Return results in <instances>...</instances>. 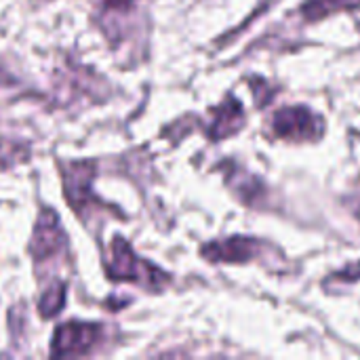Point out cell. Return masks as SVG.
<instances>
[{
    "label": "cell",
    "mask_w": 360,
    "mask_h": 360,
    "mask_svg": "<svg viewBox=\"0 0 360 360\" xmlns=\"http://www.w3.org/2000/svg\"><path fill=\"white\" fill-rule=\"evenodd\" d=\"M105 270L108 276L114 281H129L152 291L162 289L169 281L162 270L137 257L120 236H116L110 245V253L105 257Z\"/></svg>",
    "instance_id": "6da1fadb"
},
{
    "label": "cell",
    "mask_w": 360,
    "mask_h": 360,
    "mask_svg": "<svg viewBox=\"0 0 360 360\" xmlns=\"http://www.w3.org/2000/svg\"><path fill=\"white\" fill-rule=\"evenodd\" d=\"M101 340V327L91 323H65L55 331L53 356H82L89 354Z\"/></svg>",
    "instance_id": "7a4b0ae2"
},
{
    "label": "cell",
    "mask_w": 360,
    "mask_h": 360,
    "mask_svg": "<svg viewBox=\"0 0 360 360\" xmlns=\"http://www.w3.org/2000/svg\"><path fill=\"white\" fill-rule=\"evenodd\" d=\"M272 131L283 139H319L323 122L306 108H287L274 114Z\"/></svg>",
    "instance_id": "3957f363"
},
{
    "label": "cell",
    "mask_w": 360,
    "mask_h": 360,
    "mask_svg": "<svg viewBox=\"0 0 360 360\" xmlns=\"http://www.w3.org/2000/svg\"><path fill=\"white\" fill-rule=\"evenodd\" d=\"M65 251V234L59 226L57 215L51 209H44L36 221L32 238V255L36 262H46Z\"/></svg>",
    "instance_id": "277c9868"
},
{
    "label": "cell",
    "mask_w": 360,
    "mask_h": 360,
    "mask_svg": "<svg viewBox=\"0 0 360 360\" xmlns=\"http://www.w3.org/2000/svg\"><path fill=\"white\" fill-rule=\"evenodd\" d=\"M360 6V0H308L302 6V13L308 19H321L325 15H331L342 8H354Z\"/></svg>",
    "instance_id": "5b68a950"
},
{
    "label": "cell",
    "mask_w": 360,
    "mask_h": 360,
    "mask_svg": "<svg viewBox=\"0 0 360 360\" xmlns=\"http://www.w3.org/2000/svg\"><path fill=\"white\" fill-rule=\"evenodd\" d=\"M95 6L101 15V21H112L116 17L131 15V11L137 6V0H95Z\"/></svg>",
    "instance_id": "8992f818"
},
{
    "label": "cell",
    "mask_w": 360,
    "mask_h": 360,
    "mask_svg": "<svg viewBox=\"0 0 360 360\" xmlns=\"http://www.w3.org/2000/svg\"><path fill=\"white\" fill-rule=\"evenodd\" d=\"M65 302V285L63 283H53L44 297L40 300V314L42 316H55Z\"/></svg>",
    "instance_id": "52a82bcc"
}]
</instances>
